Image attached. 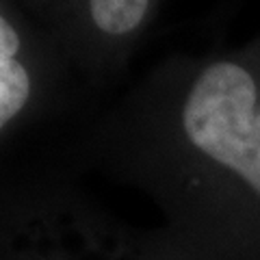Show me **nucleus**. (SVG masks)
Here are the masks:
<instances>
[{
	"mask_svg": "<svg viewBox=\"0 0 260 260\" xmlns=\"http://www.w3.org/2000/svg\"><path fill=\"white\" fill-rule=\"evenodd\" d=\"M104 145L193 260H245L260 241V37L178 72Z\"/></svg>",
	"mask_w": 260,
	"mask_h": 260,
	"instance_id": "nucleus-1",
	"label": "nucleus"
},
{
	"mask_svg": "<svg viewBox=\"0 0 260 260\" xmlns=\"http://www.w3.org/2000/svg\"><path fill=\"white\" fill-rule=\"evenodd\" d=\"M32 76L18 26L0 11V137L22 119L32 100Z\"/></svg>",
	"mask_w": 260,
	"mask_h": 260,
	"instance_id": "nucleus-3",
	"label": "nucleus"
},
{
	"mask_svg": "<svg viewBox=\"0 0 260 260\" xmlns=\"http://www.w3.org/2000/svg\"><path fill=\"white\" fill-rule=\"evenodd\" d=\"M0 260H193L172 234L143 237L63 186L0 202Z\"/></svg>",
	"mask_w": 260,
	"mask_h": 260,
	"instance_id": "nucleus-2",
	"label": "nucleus"
},
{
	"mask_svg": "<svg viewBox=\"0 0 260 260\" xmlns=\"http://www.w3.org/2000/svg\"><path fill=\"white\" fill-rule=\"evenodd\" d=\"M158 0H87L89 20L104 39L128 44L148 26Z\"/></svg>",
	"mask_w": 260,
	"mask_h": 260,
	"instance_id": "nucleus-4",
	"label": "nucleus"
}]
</instances>
